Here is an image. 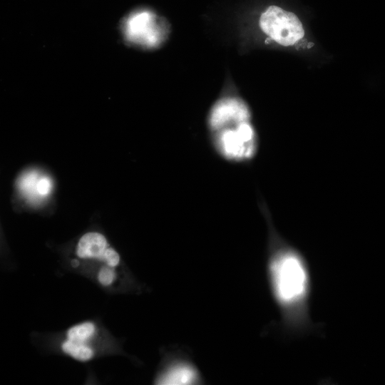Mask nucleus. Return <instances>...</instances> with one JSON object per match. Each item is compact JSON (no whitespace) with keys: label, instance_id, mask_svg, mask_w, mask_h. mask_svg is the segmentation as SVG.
Wrapping results in <instances>:
<instances>
[{"label":"nucleus","instance_id":"f257e3e1","mask_svg":"<svg viewBox=\"0 0 385 385\" xmlns=\"http://www.w3.org/2000/svg\"><path fill=\"white\" fill-rule=\"evenodd\" d=\"M267 277L284 330L294 337L317 331L310 312L313 285L309 263L299 250L277 235L270 241Z\"/></svg>","mask_w":385,"mask_h":385},{"label":"nucleus","instance_id":"f03ea898","mask_svg":"<svg viewBox=\"0 0 385 385\" xmlns=\"http://www.w3.org/2000/svg\"><path fill=\"white\" fill-rule=\"evenodd\" d=\"M215 146L227 159L235 161L251 159L257 149L254 128L250 122H245L217 131Z\"/></svg>","mask_w":385,"mask_h":385},{"label":"nucleus","instance_id":"7ed1b4c3","mask_svg":"<svg viewBox=\"0 0 385 385\" xmlns=\"http://www.w3.org/2000/svg\"><path fill=\"white\" fill-rule=\"evenodd\" d=\"M260 26L264 33L284 46L294 44L304 35L299 18L277 6H269L261 14Z\"/></svg>","mask_w":385,"mask_h":385},{"label":"nucleus","instance_id":"20e7f679","mask_svg":"<svg viewBox=\"0 0 385 385\" xmlns=\"http://www.w3.org/2000/svg\"><path fill=\"white\" fill-rule=\"evenodd\" d=\"M250 112L246 103L237 98H225L213 106L209 118V123L214 131L245 122H249Z\"/></svg>","mask_w":385,"mask_h":385},{"label":"nucleus","instance_id":"39448f33","mask_svg":"<svg viewBox=\"0 0 385 385\" xmlns=\"http://www.w3.org/2000/svg\"><path fill=\"white\" fill-rule=\"evenodd\" d=\"M157 26L149 13H138L128 19L123 26V34L131 43L152 47L157 45L161 38V31Z\"/></svg>","mask_w":385,"mask_h":385},{"label":"nucleus","instance_id":"423d86ee","mask_svg":"<svg viewBox=\"0 0 385 385\" xmlns=\"http://www.w3.org/2000/svg\"><path fill=\"white\" fill-rule=\"evenodd\" d=\"M108 243L106 237L98 232H88L80 239L76 254L81 258L104 260Z\"/></svg>","mask_w":385,"mask_h":385},{"label":"nucleus","instance_id":"0eeeda50","mask_svg":"<svg viewBox=\"0 0 385 385\" xmlns=\"http://www.w3.org/2000/svg\"><path fill=\"white\" fill-rule=\"evenodd\" d=\"M197 373L190 366L186 364H175L169 369L160 380L165 384H185L195 381Z\"/></svg>","mask_w":385,"mask_h":385},{"label":"nucleus","instance_id":"6e6552de","mask_svg":"<svg viewBox=\"0 0 385 385\" xmlns=\"http://www.w3.org/2000/svg\"><path fill=\"white\" fill-rule=\"evenodd\" d=\"M36 170H29L21 175L17 180V187L21 192L31 202H37V184L40 178Z\"/></svg>","mask_w":385,"mask_h":385},{"label":"nucleus","instance_id":"1a4fd4ad","mask_svg":"<svg viewBox=\"0 0 385 385\" xmlns=\"http://www.w3.org/2000/svg\"><path fill=\"white\" fill-rule=\"evenodd\" d=\"M62 349L74 359L87 361L93 357V350L85 344L78 343L68 339L62 344Z\"/></svg>","mask_w":385,"mask_h":385},{"label":"nucleus","instance_id":"9d476101","mask_svg":"<svg viewBox=\"0 0 385 385\" xmlns=\"http://www.w3.org/2000/svg\"><path fill=\"white\" fill-rule=\"evenodd\" d=\"M95 327L91 322H85L71 327L67 332L68 339L85 344L94 334Z\"/></svg>","mask_w":385,"mask_h":385},{"label":"nucleus","instance_id":"9b49d317","mask_svg":"<svg viewBox=\"0 0 385 385\" xmlns=\"http://www.w3.org/2000/svg\"><path fill=\"white\" fill-rule=\"evenodd\" d=\"M53 183L46 175H41L37 184V194L40 199L46 197L51 191Z\"/></svg>","mask_w":385,"mask_h":385},{"label":"nucleus","instance_id":"f8f14e48","mask_svg":"<svg viewBox=\"0 0 385 385\" xmlns=\"http://www.w3.org/2000/svg\"><path fill=\"white\" fill-rule=\"evenodd\" d=\"M115 277L114 271L111 268L103 267L98 274V278L103 285H110Z\"/></svg>","mask_w":385,"mask_h":385},{"label":"nucleus","instance_id":"ddd939ff","mask_svg":"<svg viewBox=\"0 0 385 385\" xmlns=\"http://www.w3.org/2000/svg\"><path fill=\"white\" fill-rule=\"evenodd\" d=\"M103 261L111 267L117 266L120 262L119 255L113 248L108 247Z\"/></svg>","mask_w":385,"mask_h":385},{"label":"nucleus","instance_id":"4468645a","mask_svg":"<svg viewBox=\"0 0 385 385\" xmlns=\"http://www.w3.org/2000/svg\"><path fill=\"white\" fill-rule=\"evenodd\" d=\"M71 264L73 267H77L78 265V262L76 260H73Z\"/></svg>","mask_w":385,"mask_h":385}]
</instances>
